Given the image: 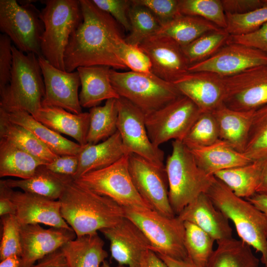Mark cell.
I'll list each match as a JSON object with an SVG mask.
<instances>
[{"label":"cell","instance_id":"6da1fadb","mask_svg":"<svg viewBox=\"0 0 267 267\" xmlns=\"http://www.w3.org/2000/svg\"><path fill=\"white\" fill-rule=\"evenodd\" d=\"M83 21L71 34L64 56L65 70L72 72L80 67L104 65L127 69L118 55L124 39L120 26L91 0H80Z\"/></svg>","mask_w":267,"mask_h":267},{"label":"cell","instance_id":"7a4b0ae2","mask_svg":"<svg viewBox=\"0 0 267 267\" xmlns=\"http://www.w3.org/2000/svg\"><path fill=\"white\" fill-rule=\"evenodd\" d=\"M58 200L62 217L77 237L113 226L125 218L123 207L92 191L73 178L66 183Z\"/></svg>","mask_w":267,"mask_h":267},{"label":"cell","instance_id":"3957f363","mask_svg":"<svg viewBox=\"0 0 267 267\" xmlns=\"http://www.w3.org/2000/svg\"><path fill=\"white\" fill-rule=\"evenodd\" d=\"M206 194L232 222L240 239L261 254L264 264L267 258V218L265 214L216 178Z\"/></svg>","mask_w":267,"mask_h":267},{"label":"cell","instance_id":"277c9868","mask_svg":"<svg viewBox=\"0 0 267 267\" xmlns=\"http://www.w3.org/2000/svg\"><path fill=\"white\" fill-rule=\"evenodd\" d=\"M13 63L9 84L0 91V108L24 110L35 117L42 107L45 86L38 56L12 45Z\"/></svg>","mask_w":267,"mask_h":267},{"label":"cell","instance_id":"5b68a950","mask_svg":"<svg viewBox=\"0 0 267 267\" xmlns=\"http://www.w3.org/2000/svg\"><path fill=\"white\" fill-rule=\"evenodd\" d=\"M165 168L169 201L177 216L199 195L206 193L215 179L199 168L189 149L178 140L172 142Z\"/></svg>","mask_w":267,"mask_h":267},{"label":"cell","instance_id":"8992f818","mask_svg":"<svg viewBox=\"0 0 267 267\" xmlns=\"http://www.w3.org/2000/svg\"><path fill=\"white\" fill-rule=\"evenodd\" d=\"M41 11L44 30L42 56L56 68L65 70L64 56L72 33L83 21L80 0H46Z\"/></svg>","mask_w":267,"mask_h":267},{"label":"cell","instance_id":"52a82bcc","mask_svg":"<svg viewBox=\"0 0 267 267\" xmlns=\"http://www.w3.org/2000/svg\"><path fill=\"white\" fill-rule=\"evenodd\" d=\"M110 78L120 97L130 101L145 115L161 109L182 95L173 83L152 73L119 72L111 68Z\"/></svg>","mask_w":267,"mask_h":267},{"label":"cell","instance_id":"ba28073f","mask_svg":"<svg viewBox=\"0 0 267 267\" xmlns=\"http://www.w3.org/2000/svg\"><path fill=\"white\" fill-rule=\"evenodd\" d=\"M125 217L142 231L157 254L178 260L188 256L184 247V223L177 216L169 217L150 208L124 207Z\"/></svg>","mask_w":267,"mask_h":267},{"label":"cell","instance_id":"9c48e42d","mask_svg":"<svg viewBox=\"0 0 267 267\" xmlns=\"http://www.w3.org/2000/svg\"><path fill=\"white\" fill-rule=\"evenodd\" d=\"M35 0H0V30L20 51L42 56L41 39L44 26Z\"/></svg>","mask_w":267,"mask_h":267},{"label":"cell","instance_id":"30bf717a","mask_svg":"<svg viewBox=\"0 0 267 267\" xmlns=\"http://www.w3.org/2000/svg\"><path fill=\"white\" fill-rule=\"evenodd\" d=\"M129 155L124 156L109 166L88 173L75 179L123 207L152 209L134 185L129 169Z\"/></svg>","mask_w":267,"mask_h":267},{"label":"cell","instance_id":"8fae6325","mask_svg":"<svg viewBox=\"0 0 267 267\" xmlns=\"http://www.w3.org/2000/svg\"><path fill=\"white\" fill-rule=\"evenodd\" d=\"M201 112L190 99L181 95L161 109L145 115L150 140L157 147L171 139L182 141Z\"/></svg>","mask_w":267,"mask_h":267},{"label":"cell","instance_id":"7c38bea8","mask_svg":"<svg viewBox=\"0 0 267 267\" xmlns=\"http://www.w3.org/2000/svg\"><path fill=\"white\" fill-rule=\"evenodd\" d=\"M117 102V131L127 152L136 154L159 167H165L164 152L150 140L145 125V115L123 97L118 99Z\"/></svg>","mask_w":267,"mask_h":267},{"label":"cell","instance_id":"4fadbf2b","mask_svg":"<svg viewBox=\"0 0 267 267\" xmlns=\"http://www.w3.org/2000/svg\"><path fill=\"white\" fill-rule=\"evenodd\" d=\"M223 104L240 111H255L267 105V64L223 78Z\"/></svg>","mask_w":267,"mask_h":267},{"label":"cell","instance_id":"5bb4252c","mask_svg":"<svg viewBox=\"0 0 267 267\" xmlns=\"http://www.w3.org/2000/svg\"><path fill=\"white\" fill-rule=\"evenodd\" d=\"M130 173L138 192L150 207L169 217L176 216L170 203L165 168L134 153L129 155Z\"/></svg>","mask_w":267,"mask_h":267},{"label":"cell","instance_id":"9a60e30c","mask_svg":"<svg viewBox=\"0 0 267 267\" xmlns=\"http://www.w3.org/2000/svg\"><path fill=\"white\" fill-rule=\"evenodd\" d=\"M266 64L267 54L263 52L242 44L226 43L209 58L190 65L188 71L210 72L224 78Z\"/></svg>","mask_w":267,"mask_h":267},{"label":"cell","instance_id":"2e32d148","mask_svg":"<svg viewBox=\"0 0 267 267\" xmlns=\"http://www.w3.org/2000/svg\"><path fill=\"white\" fill-rule=\"evenodd\" d=\"M138 46L149 57L152 73L158 77L173 83L188 72L189 64L181 46L173 39L154 35Z\"/></svg>","mask_w":267,"mask_h":267},{"label":"cell","instance_id":"e0dca14e","mask_svg":"<svg viewBox=\"0 0 267 267\" xmlns=\"http://www.w3.org/2000/svg\"><path fill=\"white\" fill-rule=\"evenodd\" d=\"M38 59L45 86L42 105L58 107L74 114L82 112L78 95L81 81L78 71L60 70L42 56H38Z\"/></svg>","mask_w":267,"mask_h":267},{"label":"cell","instance_id":"ac0fdd59","mask_svg":"<svg viewBox=\"0 0 267 267\" xmlns=\"http://www.w3.org/2000/svg\"><path fill=\"white\" fill-rule=\"evenodd\" d=\"M20 235V267H32L36 261L61 248L76 236L73 229L53 227L45 229L39 224L21 225Z\"/></svg>","mask_w":267,"mask_h":267},{"label":"cell","instance_id":"d6986e66","mask_svg":"<svg viewBox=\"0 0 267 267\" xmlns=\"http://www.w3.org/2000/svg\"><path fill=\"white\" fill-rule=\"evenodd\" d=\"M202 112H213L223 104V78L207 71L188 72L173 83Z\"/></svg>","mask_w":267,"mask_h":267},{"label":"cell","instance_id":"ffe728a7","mask_svg":"<svg viewBox=\"0 0 267 267\" xmlns=\"http://www.w3.org/2000/svg\"><path fill=\"white\" fill-rule=\"evenodd\" d=\"M100 231L109 240L111 256L120 266L139 267L150 243L137 226L125 217L115 225Z\"/></svg>","mask_w":267,"mask_h":267},{"label":"cell","instance_id":"44dd1931","mask_svg":"<svg viewBox=\"0 0 267 267\" xmlns=\"http://www.w3.org/2000/svg\"><path fill=\"white\" fill-rule=\"evenodd\" d=\"M11 199L21 225L42 223L53 227L72 229L62 217L58 200L12 189Z\"/></svg>","mask_w":267,"mask_h":267},{"label":"cell","instance_id":"7402d4cb","mask_svg":"<svg viewBox=\"0 0 267 267\" xmlns=\"http://www.w3.org/2000/svg\"><path fill=\"white\" fill-rule=\"evenodd\" d=\"M183 222H192L219 242L232 238L229 220L206 193H202L177 215Z\"/></svg>","mask_w":267,"mask_h":267},{"label":"cell","instance_id":"603a6c76","mask_svg":"<svg viewBox=\"0 0 267 267\" xmlns=\"http://www.w3.org/2000/svg\"><path fill=\"white\" fill-rule=\"evenodd\" d=\"M127 154H129L123 144L118 131L100 143H87L82 146L78 155V168L74 178L109 166Z\"/></svg>","mask_w":267,"mask_h":267},{"label":"cell","instance_id":"cb8c5ba5","mask_svg":"<svg viewBox=\"0 0 267 267\" xmlns=\"http://www.w3.org/2000/svg\"><path fill=\"white\" fill-rule=\"evenodd\" d=\"M111 67L104 65L80 67L77 69L81 81L79 95L82 107L92 108L103 100L120 97L110 78Z\"/></svg>","mask_w":267,"mask_h":267},{"label":"cell","instance_id":"d4e9b609","mask_svg":"<svg viewBox=\"0 0 267 267\" xmlns=\"http://www.w3.org/2000/svg\"><path fill=\"white\" fill-rule=\"evenodd\" d=\"M34 118L60 134L72 137L82 146L87 143L89 112L74 114L58 107L42 105Z\"/></svg>","mask_w":267,"mask_h":267},{"label":"cell","instance_id":"484cf974","mask_svg":"<svg viewBox=\"0 0 267 267\" xmlns=\"http://www.w3.org/2000/svg\"><path fill=\"white\" fill-rule=\"evenodd\" d=\"M11 122L26 128L50 150L58 156H78L82 146L64 137L59 133L36 120L28 112L18 109L5 110L0 108Z\"/></svg>","mask_w":267,"mask_h":267},{"label":"cell","instance_id":"4316f807","mask_svg":"<svg viewBox=\"0 0 267 267\" xmlns=\"http://www.w3.org/2000/svg\"><path fill=\"white\" fill-rule=\"evenodd\" d=\"M254 111H237L224 104L214 110L220 140L244 153Z\"/></svg>","mask_w":267,"mask_h":267},{"label":"cell","instance_id":"83f0119b","mask_svg":"<svg viewBox=\"0 0 267 267\" xmlns=\"http://www.w3.org/2000/svg\"><path fill=\"white\" fill-rule=\"evenodd\" d=\"M189 149L197 165L209 175L253 162L244 153L221 140L208 146Z\"/></svg>","mask_w":267,"mask_h":267},{"label":"cell","instance_id":"f1b7e54d","mask_svg":"<svg viewBox=\"0 0 267 267\" xmlns=\"http://www.w3.org/2000/svg\"><path fill=\"white\" fill-rule=\"evenodd\" d=\"M97 232L77 237L61 249L70 267H100L108 256Z\"/></svg>","mask_w":267,"mask_h":267},{"label":"cell","instance_id":"f546056e","mask_svg":"<svg viewBox=\"0 0 267 267\" xmlns=\"http://www.w3.org/2000/svg\"><path fill=\"white\" fill-rule=\"evenodd\" d=\"M73 177L54 173L45 165L39 166L34 174L26 179L3 180L10 188H18L23 191L39 195L44 197L58 200L67 182Z\"/></svg>","mask_w":267,"mask_h":267},{"label":"cell","instance_id":"4dcf8cb0","mask_svg":"<svg viewBox=\"0 0 267 267\" xmlns=\"http://www.w3.org/2000/svg\"><path fill=\"white\" fill-rule=\"evenodd\" d=\"M42 161L9 140L0 137V177L31 178Z\"/></svg>","mask_w":267,"mask_h":267},{"label":"cell","instance_id":"1f68e13d","mask_svg":"<svg viewBox=\"0 0 267 267\" xmlns=\"http://www.w3.org/2000/svg\"><path fill=\"white\" fill-rule=\"evenodd\" d=\"M265 160L219 171L214 177L236 195L247 199L256 193Z\"/></svg>","mask_w":267,"mask_h":267},{"label":"cell","instance_id":"d6a6232c","mask_svg":"<svg viewBox=\"0 0 267 267\" xmlns=\"http://www.w3.org/2000/svg\"><path fill=\"white\" fill-rule=\"evenodd\" d=\"M0 137L14 143L45 165L52 162L59 156L29 130L10 121L1 111H0Z\"/></svg>","mask_w":267,"mask_h":267},{"label":"cell","instance_id":"836d02e7","mask_svg":"<svg viewBox=\"0 0 267 267\" xmlns=\"http://www.w3.org/2000/svg\"><path fill=\"white\" fill-rule=\"evenodd\" d=\"M206 267H259L251 247L233 237L217 242Z\"/></svg>","mask_w":267,"mask_h":267},{"label":"cell","instance_id":"e575fe53","mask_svg":"<svg viewBox=\"0 0 267 267\" xmlns=\"http://www.w3.org/2000/svg\"><path fill=\"white\" fill-rule=\"evenodd\" d=\"M219 29L221 28L201 17L179 13L162 26L155 35L169 37L182 46L207 32Z\"/></svg>","mask_w":267,"mask_h":267},{"label":"cell","instance_id":"d590c367","mask_svg":"<svg viewBox=\"0 0 267 267\" xmlns=\"http://www.w3.org/2000/svg\"><path fill=\"white\" fill-rule=\"evenodd\" d=\"M117 99H109L106 100L104 105L90 108L87 143H98L100 141L107 139L117 131Z\"/></svg>","mask_w":267,"mask_h":267},{"label":"cell","instance_id":"8d00e7d4","mask_svg":"<svg viewBox=\"0 0 267 267\" xmlns=\"http://www.w3.org/2000/svg\"><path fill=\"white\" fill-rule=\"evenodd\" d=\"M131 1L129 12L131 30L124 40L130 44L139 46L144 40L156 34L161 25L147 7Z\"/></svg>","mask_w":267,"mask_h":267},{"label":"cell","instance_id":"74e56055","mask_svg":"<svg viewBox=\"0 0 267 267\" xmlns=\"http://www.w3.org/2000/svg\"><path fill=\"white\" fill-rule=\"evenodd\" d=\"M184 244L188 258L201 267H206L214 249L215 240L196 224L184 222Z\"/></svg>","mask_w":267,"mask_h":267},{"label":"cell","instance_id":"f35d334b","mask_svg":"<svg viewBox=\"0 0 267 267\" xmlns=\"http://www.w3.org/2000/svg\"><path fill=\"white\" fill-rule=\"evenodd\" d=\"M230 36L225 29L207 32L190 44L182 46V49L189 66L209 58L223 45Z\"/></svg>","mask_w":267,"mask_h":267},{"label":"cell","instance_id":"ab89813d","mask_svg":"<svg viewBox=\"0 0 267 267\" xmlns=\"http://www.w3.org/2000/svg\"><path fill=\"white\" fill-rule=\"evenodd\" d=\"M244 153L253 162L267 159V105L254 111Z\"/></svg>","mask_w":267,"mask_h":267},{"label":"cell","instance_id":"60d3db41","mask_svg":"<svg viewBox=\"0 0 267 267\" xmlns=\"http://www.w3.org/2000/svg\"><path fill=\"white\" fill-rule=\"evenodd\" d=\"M220 140L218 126L212 112H203L182 142L188 149H192L208 146Z\"/></svg>","mask_w":267,"mask_h":267},{"label":"cell","instance_id":"b9f144b4","mask_svg":"<svg viewBox=\"0 0 267 267\" xmlns=\"http://www.w3.org/2000/svg\"><path fill=\"white\" fill-rule=\"evenodd\" d=\"M179 12L203 18L220 28L227 26L225 13L221 0H179Z\"/></svg>","mask_w":267,"mask_h":267},{"label":"cell","instance_id":"7bdbcfd3","mask_svg":"<svg viewBox=\"0 0 267 267\" xmlns=\"http://www.w3.org/2000/svg\"><path fill=\"white\" fill-rule=\"evenodd\" d=\"M226 31L231 36L246 35L253 32L267 23V0L264 4L243 14L225 13Z\"/></svg>","mask_w":267,"mask_h":267},{"label":"cell","instance_id":"ee69618b","mask_svg":"<svg viewBox=\"0 0 267 267\" xmlns=\"http://www.w3.org/2000/svg\"><path fill=\"white\" fill-rule=\"evenodd\" d=\"M2 236L0 245V261L10 256L21 257L20 226L14 215L1 217Z\"/></svg>","mask_w":267,"mask_h":267},{"label":"cell","instance_id":"f6af8a7d","mask_svg":"<svg viewBox=\"0 0 267 267\" xmlns=\"http://www.w3.org/2000/svg\"><path fill=\"white\" fill-rule=\"evenodd\" d=\"M118 55L127 68L132 71L152 73L151 62L148 55L138 46L127 43L124 39L119 44Z\"/></svg>","mask_w":267,"mask_h":267},{"label":"cell","instance_id":"bcb514c9","mask_svg":"<svg viewBox=\"0 0 267 267\" xmlns=\"http://www.w3.org/2000/svg\"><path fill=\"white\" fill-rule=\"evenodd\" d=\"M100 9L110 15L127 31L131 30L129 12L132 1L129 0H92Z\"/></svg>","mask_w":267,"mask_h":267},{"label":"cell","instance_id":"7dc6e473","mask_svg":"<svg viewBox=\"0 0 267 267\" xmlns=\"http://www.w3.org/2000/svg\"><path fill=\"white\" fill-rule=\"evenodd\" d=\"M133 2L147 7L156 16L161 26L180 13L179 0H133Z\"/></svg>","mask_w":267,"mask_h":267},{"label":"cell","instance_id":"c3c4849f","mask_svg":"<svg viewBox=\"0 0 267 267\" xmlns=\"http://www.w3.org/2000/svg\"><path fill=\"white\" fill-rule=\"evenodd\" d=\"M12 41L5 34L0 35V91L9 84L13 63Z\"/></svg>","mask_w":267,"mask_h":267},{"label":"cell","instance_id":"681fc988","mask_svg":"<svg viewBox=\"0 0 267 267\" xmlns=\"http://www.w3.org/2000/svg\"><path fill=\"white\" fill-rule=\"evenodd\" d=\"M226 43L242 44L267 54V23L251 33L239 36L230 35Z\"/></svg>","mask_w":267,"mask_h":267},{"label":"cell","instance_id":"f907efd6","mask_svg":"<svg viewBox=\"0 0 267 267\" xmlns=\"http://www.w3.org/2000/svg\"><path fill=\"white\" fill-rule=\"evenodd\" d=\"M78 156H59L52 162L45 164L46 167L51 172L60 175L74 177L78 168Z\"/></svg>","mask_w":267,"mask_h":267},{"label":"cell","instance_id":"816d5d0a","mask_svg":"<svg viewBox=\"0 0 267 267\" xmlns=\"http://www.w3.org/2000/svg\"><path fill=\"white\" fill-rule=\"evenodd\" d=\"M225 13L243 14L257 9L265 3V0H221Z\"/></svg>","mask_w":267,"mask_h":267},{"label":"cell","instance_id":"f5cc1de1","mask_svg":"<svg viewBox=\"0 0 267 267\" xmlns=\"http://www.w3.org/2000/svg\"><path fill=\"white\" fill-rule=\"evenodd\" d=\"M31 267H70L61 248L48 254Z\"/></svg>","mask_w":267,"mask_h":267},{"label":"cell","instance_id":"db71d44e","mask_svg":"<svg viewBox=\"0 0 267 267\" xmlns=\"http://www.w3.org/2000/svg\"><path fill=\"white\" fill-rule=\"evenodd\" d=\"M12 188L8 187L3 181H0V216L14 215L15 207L11 199V192Z\"/></svg>","mask_w":267,"mask_h":267},{"label":"cell","instance_id":"11a10c76","mask_svg":"<svg viewBox=\"0 0 267 267\" xmlns=\"http://www.w3.org/2000/svg\"><path fill=\"white\" fill-rule=\"evenodd\" d=\"M139 267H168V266L156 253L150 249H147L142 255Z\"/></svg>","mask_w":267,"mask_h":267},{"label":"cell","instance_id":"9f6ffc18","mask_svg":"<svg viewBox=\"0 0 267 267\" xmlns=\"http://www.w3.org/2000/svg\"><path fill=\"white\" fill-rule=\"evenodd\" d=\"M158 255L168 267H201L193 263L188 258L184 260H178L167 256Z\"/></svg>","mask_w":267,"mask_h":267},{"label":"cell","instance_id":"6f0895ef","mask_svg":"<svg viewBox=\"0 0 267 267\" xmlns=\"http://www.w3.org/2000/svg\"><path fill=\"white\" fill-rule=\"evenodd\" d=\"M246 199L261 211L267 218V195L256 193L253 196Z\"/></svg>","mask_w":267,"mask_h":267},{"label":"cell","instance_id":"680465c9","mask_svg":"<svg viewBox=\"0 0 267 267\" xmlns=\"http://www.w3.org/2000/svg\"><path fill=\"white\" fill-rule=\"evenodd\" d=\"M256 193L267 195V159L264 164Z\"/></svg>","mask_w":267,"mask_h":267},{"label":"cell","instance_id":"91938a15","mask_svg":"<svg viewBox=\"0 0 267 267\" xmlns=\"http://www.w3.org/2000/svg\"><path fill=\"white\" fill-rule=\"evenodd\" d=\"M21 258L17 256H10L1 261L0 267H20Z\"/></svg>","mask_w":267,"mask_h":267},{"label":"cell","instance_id":"94428289","mask_svg":"<svg viewBox=\"0 0 267 267\" xmlns=\"http://www.w3.org/2000/svg\"><path fill=\"white\" fill-rule=\"evenodd\" d=\"M100 267H112L109 263L106 262V261H104L102 264H101ZM118 267H124L123 266H119Z\"/></svg>","mask_w":267,"mask_h":267},{"label":"cell","instance_id":"6125c7cd","mask_svg":"<svg viewBox=\"0 0 267 267\" xmlns=\"http://www.w3.org/2000/svg\"><path fill=\"white\" fill-rule=\"evenodd\" d=\"M264 265H265V267H267V258Z\"/></svg>","mask_w":267,"mask_h":267}]
</instances>
